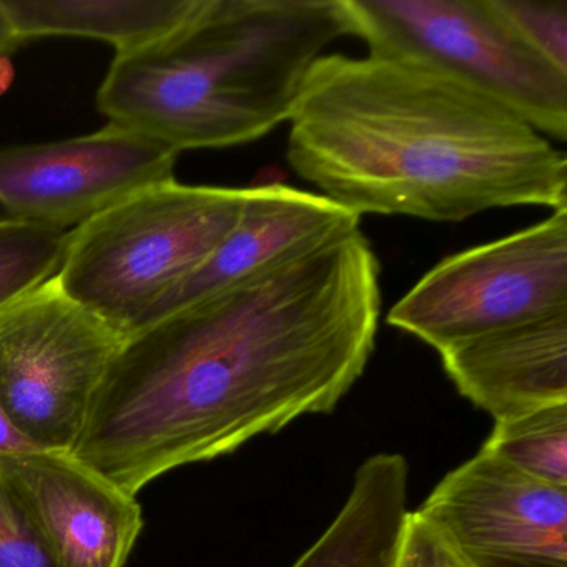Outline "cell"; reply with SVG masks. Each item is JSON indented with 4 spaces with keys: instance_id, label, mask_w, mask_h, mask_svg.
Wrapping results in <instances>:
<instances>
[{
    "instance_id": "1",
    "label": "cell",
    "mask_w": 567,
    "mask_h": 567,
    "mask_svg": "<svg viewBox=\"0 0 567 567\" xmlns=\"http://www.w3.org/2000/svg\"><path fill=\"white\" fill-rule=\"evenodd\" d=\"M380 271L354 228L128 334L72 454L137 497L177 467L331 413L373 354Z\"/></svg>"
},
{
    "instance_id": "2",
    "label": "cell",
    "mask_w": 567,
    "mask_h": 567,
    "mask_svg": "<svg viewBox=\"0 0 567 567\" xmlns=\"http://www.w3.org/2000/svg\"><path fill=\"white\" fill-rule=\"evenodd\" d=\"M288 122L295 174L358 217L463 221L494 208H567L566 154L421 62L323 55Z\"/></svg>"
},
{
    "instance_id": "3",
    "label": "cell",
    "mask_w": 567,
    "mask_h": 567,
    "mask_svg": "<svg viewBox=\"0 0 567 567\" xmlns=\"http://www.w3.org/2000/svg\"><path fill=\"white\" fill-rule=\"evenodd\" d=\"M343 0H204L171 34L115 54L95 97L109 124L175 152L250 144L290 121Z\"/></svg>"
},
{
    "instance_id": "4",
    "label": "cell",
    "mask_w": 567,
    "mask_h": 567,
    "mask_svg": "<svg viewBox=\"0 0 567 567\" xmlns=\"http://www.w3.org/2000/svg\"><path fill=\"white\" fill-rule=\"evenodd\" d=\"M247 188L154 185L69 231L55 281L72 300L131 334L190 277L240 217Z\"/></svg>"
},
{
    "instance_id": "5",
    "label": "cell",
    "mask_w": 567,
    "mask_h": 567,
    "mask_svg": "<svg viewBox=\"0 0 567 567\" xmlns=\"http://www.w3.org/2000/svg\"><path fill=\"white\" fill-rule=\"evenodd\" d=\"M368 55L450 75L546 138H567V74L524 45L487 0H343Z\"/></svg>"
},
{
    "instance_id": "6",
    "label": "cell",
    "mask_w": 567,
    "mask_h": 567,
    "mask_svg": "<svg viewBox=\"0 0 567 567\" xmlns=\"http://www.w3.org/2000/svg\"><path fill=\"white\" fill-rule=\"evenodd\" d=\"M127 334L55 277L0 310V401L41 450L72 453Z\"/></svg>"
},
{
    "instance_id": "7",
    "label": "cell",
    "mask_w": 567,
    "mask_h": 567,
    "mask_svg": "<svg viewBox=\"0 0 567 567\" xmlns=\"http://www.w3.org/2000/svg\"><path fill=\"white\" fill-rule=\"evenodd\" d=\"M567 310V208L444 258L388 311V324L443 353Z\"/></svg>"
},
{
    "instance_id": "8",
    "label": "cell",
    "mask_w": 567,
    "mask_h": 567,
    "mask_svg": "<svg viewBox=\"0 0 567 567\" xmlns=\"http://www.w3.org/2000/svg\"><path fill=\"white\" fill-rule=\"evenodd\" d=\"M178 152L121 125L68 141L0 148V207L71 230L131 195L174 181Z\"/></svg>"
},
{
    "instance_id": "9",
    "label": "cell",
    "mask_w": 567,
    "mask_h": 567,
    "mask_svg": "<svg viewBox=\"0 0 567 567\" xmlns=\"http://www.w3.org/2000/svg\"><path fill=\"white\" fill-rule=\"evenodd\" d=\"M414 513L466 567H567V487L534 480L483 447Z\"/></svg>"
},
{
    "instance_id": "10",
    "label": "cell",
    "mask_w": 567,
    "mask_h": 567,
    "mask_svg": "<svg viewBox=\"0 0 567 567\" xmlns=\"http://www.w3.org/2000/svg\"><path fill=\"white\" fill-rule=\"evenodd\" d=\"M0 474L24 504L59 567H124L144 527L137 497L72 453L0 457Z\"/></svg>"
},
{
    "instance_id": "11",
    "label": "cell",
    "mask_w": 567,
    "mask_h": 567,
    "mask_svg": "<svg viewBox=\"0 0 567 567\" xmlns=\"http://www.w3.org/2000/svg\"><path fill=\"white\" fill-rule=\"evenodd\" d=\"M360 218L323 195L277 182L248 187L237 224L190 277L141 318L132 333L291 251L360 228Z\"/></svg>"
},
{
    "instance_id": "12",
    "label": "cell",
    "mask_w": 567,
    "mask_h": 567,
    "mask_svg": "<svg viewBox=\"0 0 567 567\" xmlns=\"http://www.w3.org/2000/svg\"><path fill=\"white\" fill-rule=\"evenodd\" d=\"M440 354L457 391L496 421L567 403V310L481 334Z\"/></svg>"
},
{
    "instance_id": "13",
    "label": "cell",
    "mask_w": 567,
    "mask_h": 567,
    "mask_svg": "<svg viewBox=\"0 0 567 567\" xmlns=\"http://www.w3.org/2000/svg\"><path fill=\"white\" fill-rule=\"evenodd\" d=\"M410 466L398 453L368 457L347 503L291 567H394L411 511Z\"/></svg>"
},
{
    "instance_id": "14",
    "label": "cell",
    "mask_w": 567,
    "mask_h": 567,
    "mask_svg": "<svg viewBox=\"0 0 567 567\" xmlns=\"http://www.w3.org/2000/svg\"><path fill=\"white\" fill-rule=\"evenodd\" d=\"M22 42L51 35L94 39L115 54L174 32L204 0H0Z\"/></svg>"
},
{
    "instance_id": "15",
    "label": "cell",
    "mask_w": 567,
    "mask_h": 567,
    "mask_svg": "<svg viewBox=\"0 0 567 567\" xmlns=\"http://www.w3.org/2000/svg\"><path fill=\"white\" fill-rule=\"evenodd\" d=\"M483 450L534 480L567 487V403L496 421Z\"/></svg>"
},
{
    "instance_id": "16",
    "label": "cell",
    "mask_w": 567,
    "mask_h": 567,
    "mask_svg": "<svg viewBox=\"0 0 567 567\" xmlns=\"http://www.w3.org/2000/svg\"><path fill=\"white\" fill-rule=\"evenodd\" d=\"M69 231L0 218V310L58 275Z\"/></svg>"
},
{
    "instance_id": "17",
    "label": "cell",
    "mask_w": 567,
    "mask_h": 567,
    "mask_svg": "<svg viewBox=\"0 0 567 567\" xmlns=\"http://www.w3.org/2000/svg\"><path fill=\"white\" fill-rule=\"evenodd\" d=\"M524 45L567 74V0H487Z\"/></svg>"
},
{
    "instance_id": "18",
    "label": "cell",
    "mask_w": 567,
    "mask_h": 567,
    "mask_svg": "<svg viewBox=\"0 0 567 567\" xmlns=\"http://www.w3.org/2000/svg\"><path fill=\"white\" fill-rule=\"evenodd\" d=\"M0 567H59L38 524L0 474Z\"/></svg>"
},
{
    "instance_id": "19",
    "label": "cell",
    "mask_w": 567,
    "mask_h": 567,
    "mask_svg": "<svg viewBox=\"0 0 567 567\" xmlns=\"http://www.w3.org/2000/svg\"><path fill=\"white\" fill-rule=\"evenodd\" d=\"M394 567H466L440 534L424 523L416 513H410Z\"/></svg>"
},
{
    "instance_id": "20",
    "label": "cell",
    "mask_w": 567,
    "mask_h": 567,
    "mask_svg": "<svg viewBox=\"0 0 567 567\" xmlns=\"http://www.w3.org/2000/svg\"><path fill=\"white\" fill-rule=\"evenodd\" d=\"M41 447L32 443L9 417L8 411L0 401V457L16 456V454L32 453Z\"/></svg>"
},
{
    "instance_id": "21",
    "label": "cell",
    "mask_w": 567,
    "mask_h": 567,
    "mask_svg": "<svg viewBox=\"0 0 567 567\" xmlns=\"http://www.w3.org/2000/svg\"><path fill=\"white\" fill-rule=\"evenodd\" d=\"M22 44L24 42L19 38L8 11H6L4 6L0 2V55L18 51Z\"/></svg>"
}]
</instances>
